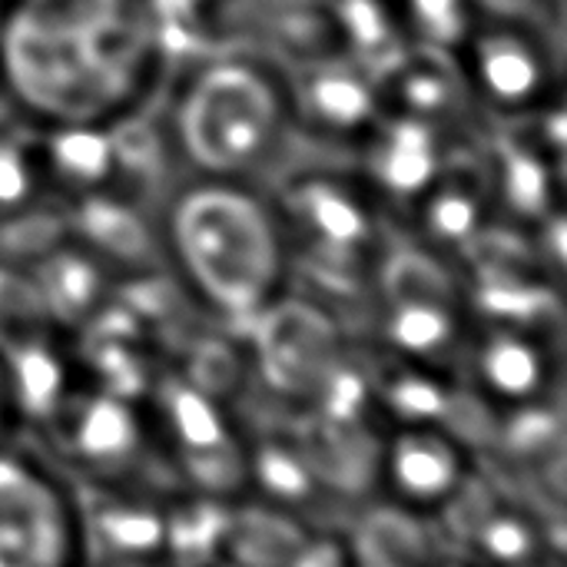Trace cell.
<instances>
[{
  "label": "cell",
  "instance_id": "1",
  "mask_svg": "<svg viewBox=\"0 0 567 567\" xmlns=\"http://www.w3.org/2000/svg\"><path fill=\"white\" fill-rule=\"evenodd\" d=\"M0 73L40 130L110 123L166 86L146 0H3Z\"/></svg>",
  "mask_w": 567,
  "mask_h": 567
},
{
  "label": "cell",
  "instance_id": "2",
  "mask_svg": "<svg viewBox=\"0 0 567 567\" xmlns=\"http://www.w3.org/2000/svg\"><path fill=\"white\" fill-rule=\"evenodd\" d=\"M159 113L179 176L269 186L306 150L286 70L239 43H219L173 73Z\"/></svg>",
  "mask_w": 567,
  "mask_h": 567
},
{
  "label": "cell",
  "instance_id": "3",
  "mask_svg": "<svg viewBox=\"0 0 567 567\" xmlns=\"http://www.w3.org/2000/svg\"><path fill=\"white\" fill-rule=\"evenodd\" d=\"M159 249L183 286L226 319H256L289 276L272 193L256 183L179 176L156 209Z\"/></svg>",
  "mask_w": 567,
  "mask_h": 567
},
{
  "label": "cell",
  "instance_id": "4",
  "mask_svg": "<svg viewBox=\"0 0 567 567\" xmlns=\"http://www.w3.org/2000/svg\"><path fill=\"white\" fill-rule=\"evenodd\" d=\"M452 56L485 123L561 103V33L538 20L475 17Z\"/></svg>",
  "mask_w": 567,
  "mask_h": 567
},
{
  "label": "cell",
  "instance_id": "5",
  "mask_svg": "<svg viewBox=\"0 0 567 567\" xmlns=\"http://www.w3.org/2000/svg\"><path fill=\"white\" fill-rule=\"evenodd\" d=\"M299 140L312 153L355 159L385 110L375 80L342 53L286 70Z\"/></svg>",
  "mask_w": 567,
  "mask_h": 567
},
{
  "label": "cell",
  "instance_id": "6",
  "mask_svg": "<svg viewBox=\"0 0 567 567\" xmlns=\"http://www.w3.org/2000/svg\"><path fill=\"white\" fill-rule=\"evenodd\" d=\"M375 279L385 299V332L402 355L439 359L458 342L462 296L439 256L385 249Z\"/></svg>",
  "mask_w": 567,
  "mask_h": 567
},
{
  "label": "cell",
  "instance_id": "7",
  "mask_svg": "<svg viewBox=\"0 0 567 567\" xmlns=\"http://www.w3.org/2000/svg\"><path fill=\"white\" fill-rule=\"evenodd\" d=\"M80 518L63 488L0 449V567H73Z\"/></svg>",
  "mask_w": 567,
  "mask_h": 567
},
{
  "label": "cell",
  "instance_id": "8",
  "mask_svg": "<svg viewBox=\"0 0 567 567\" xmlns=\"http://www.w3.org/2000/svg\"><path fill=\"white\" fill-rule=\"evenodd\" d=\"M385 472L395 495L412 508L445 505L465 482L462 449L432 429L402 432L389 449Z\"/></svg>",
  "mask_w": 567,
  "mask_h": 567
},
{
  "label": "cell",
  "instance_id": "9",
  "mask_svg": "<svg viewBox=\"0 0 567 567\" xmlns=\"http://www.w3.org/2000/svg\"><path fill=\"white\" fill-rule=\"evenodd\" d=\"M475 372L492 399L522 405L545 392L548 355L525 326L495 322L475 346Z\"/></svg>",
  "mask_w": 567,
  "mask_h": 567
},
{
  "label": "cell",
  "instance_id": "10",
  "mask_svg": "<svg viewBox=\"0 0 567 567\" xmlns=\"http://www.w3.org/2000/svg\"><path fill=\"white\" fill-rule=\"evenodd\" d=\"M33 289L50 319L70 322L93 312L103 292V262L80 243L73 249H56L43 256L40 272H33Z\"/></svg>",
  "mask_w": 567,
  "mask_h": 567
},
{
  "label": "cell",
  "instance_id": "11",
  "mask_svg": "<svg viewBox=\"0 0 567 567\" xmlns=\"http://www.w3.org/2000/svg\"><path fill=\"white\" fill-rule=\"evenodd\" d=\"M76 442L90 462H120L136 445V425L120 402L96 399L93 405H86L80 419Z\"/></svg>",
  "mask_w": 567,
  "mask_h": 567
},
{
  "label": "cell",
  "instance_id": "12",
  "mask_svg": "<svg viewBox=\"0 0 567 567\" xmlns=\"http://www.w3.org/2000/svg\"><path fill=\"white\" fill-rule=\"evenodd\" d=\"M96 532L110 545V551L130 558L150 555L156 545H163V518L150 508H133V505L106 508L96 518Z\"/></svg>",
  "mask_w": 567,
  "mask_h": 567
},
{
  "label": "cell",
  "instance_id": "13",
  "mask_svg": "<svg viewBox=\"0 0 567 567\" xmlns=\"http://www.w3.org/2000/svg\"><path fill=\"white\" fill-rule=\"evenodd\" d=\"M478 545H482V558L498 567H518L532 565V551H535V528L518 518V515H495L485 518L478 528Z\"/></svg>",
  "mask_w": 567,
  "mask_h": 567
},
{
  "label": "cell",
  "instance_id": "14",
  "mask_svg": "<svg viewBox=\"0 0 567 567\" xmlns=\"http://www.w3.org/2000/svg\"><path fill=\"white\" fill-rule=\"evenodd\" d=\"M259 478L269 485L272 495L279 498H292L302 492V482H306V465L299 458H289L286 452H266L259 455Z\"/></svg>",
  "mask_w": 567,
  "mask_h": 567
},
{
  "label": "cell",
  "instance_id": "15",
  "mask_svg": "<svg viewBox=\"0 0 567 567\" xmlns=\"http://www.w3.org/2000/svg\"><path fill=\"white\" fill-rule=\"evenodd\" d=\"M475 17H518V20H538L548 30H558V20L548 13V0H465ZM561 3V0H558Z\"/></svg>",
  "mask_w": 567,
  "mask_h": 567
},
{
  "label": "cell",
  "instance_id": "16",
  "mask_svg": "<svg viewBox=\"0 0 567 567\" xmlns=\"http://www.w3.org/2000/svg\"><path fill=\"white\" fill-rule=\"evenodd\" d=\"M286 567H349V548L339 542H319L302 548Z\"/></svg>",
  "mask_w": 567,
  "mask_h": 567
},
{
  "label": "cell",
  "instance_id": "17",
  "mask_svg": "<svg viewBox=\"0 0 567 567\" xmlns=\"http://www.w3.org/2000/svg\"><path fill=\"white\" fill-rule=\"evenodd\" d=\"M10 120H20L13 103H10V93H7V83H3V73H0V126L10 123Z\"/></svg>",
  "mask_w": 567,
  "mask_h": 567
},
{
  "label": "cell",
  "instance_id": "18",
  "mask_svg": "<svg viewBox=\"0 0 567 567\" xmlns=\"http://www.w3.org/2000/svg\"><path fill=\"white\" fill-rule=\"evenodd\" d=\"M13 409V399H10V385H7V369L0 362V422H3V412Z\"/></svg>",
  "mask_w": 567,
  "mask_h": 567
},
{
  "label": "cell",
  "instance_id": "19",
  "mask_svg": "<svg viewBox=\"0 0 567 567\" xmlns=\"http://www.w3.org/2000/svg\"><path fill=\"white\" fill-rule=\"evenodd\" d=\"M445 567H462V565H445Z\"/></svg>",
  "mask_w": 567,
  "mask_h": 567
},
{
  "label": "cell",
  "instance_id": "20",
  "mask_svg": "<svg viewBox=\"0 0 567 567\" xmlns=\"http://www.w3.org/2000/svg\"><path fill=\"white\" fill-rule=\"evenodd\" d=\"M518 567H532V565H518Z\"/></svg>",
  "mask_w": 567,
  "mask_h": 567
},
{
  "label": "cell",
  "instance_id": "21",
  "mask_svg": "<svg viewBox=\"0 0 567 567\" xmlns=\"http://www.w3.org/2000/svg\"><path fill=\"white\" fill-rule=\"evenodd\" d=\"M0 3H3V0H0Z\"/></svg>",
  "mask_w": 567,
  "mask_h": 567
}]
</instances>
